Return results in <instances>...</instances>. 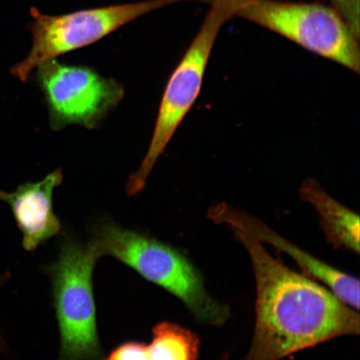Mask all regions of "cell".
I'll use <instances>...</instances> for the list:
<instances>
[{"instance_id": "cell-1", "label": "cell", "mask_w": 360, "mask_h": 360, "mask_svg": "<svg viewBox=\"0 0 360 360\" xmlns=\"http://www.w3.org/2000/svg\"><path fill=\"white\" fill-rule=\"evenodd\" d=\"M232 229L249 253L256 282L253 340L241 360H281L338 337L359 334L358 311L274 258L249 233Z\"/></svg>"}, {"instance_id": "cell-2", "label": "cell", "mask_w": 360, "mask_h": 360, "mask_svg": "<svg viewBox=\"0 0 360 360\" xmlns=\"http://www.w3.org/2000/svg\"><path fill=\"white\" fill-rule=\"evenodd\" d=\"M90 241L101 257L112 256L176 297L200 323L221 326L231 317L229 307L206 291L200 270L176 248L110 222L98 225Z\"/></svg>"}, {"instance_id": "cell-3", "label": "cell", "mask_w": 360, "mask_h": 360, "mask_svg": "<svg viewBox=\"0 0 360 360\" xmlns=\"http://www.w3.org/2000/svg\"><path fill=\"white\" fill-rule=\"evenodd\" d=\"M207 1V0H206ZM211 8L201 28L182 60L175 68L165 89L150 147L141 167L129 177L128 195L146 187L147 179L171 139L199 97L211 52L220 30L247 0H210Z\"/></svg>"}, {"instance_id": "cell-4", "label": "cell", "mask_w": 360, "mask_h": 360, "mask_svg": "<svg viewBox=\"0 0 360 360\" xmlns=\"http://www.w3.org/2000/svg\"><path fill=\"white\" fill-rule=\"evenodd\" d=\"M100 254L90 241L62 243L56 262L48 269L60 335L58 360H103L98 339L93 274Z\"/></svg>"}, {"instance_id": "cell-5", "label": "cell", "mask_w": 360, "mask_h": 360, "mask_svg": "<svg viewBox=\"0 0 360 360\" xmlns=\"http://www.w3.org/2000/svg\"><path fill=\"white\" fill-rule=\"evenodd\" d=\"M359 73V38L336 8L316 3L247 0L236 13Z\"/></svg>"}, {"instance_id": "cell-6", "label": "cell", "mask_w": 360, "mask_h": 360, "mask_svg": "<svg viewBox=\"0 0 360 360\" xmlns=\"http://www.w3.org/2000/svg\"><path fill=\"white\" fill-rule=\"evenodd\" d=\"M179 1L183 0H148L55 16L31 8L32 48L12 68L11 74L25 82L43 63L96 43L137 18Z\"/></svg>"}, {"instance_id": "cell-7", "label": "cell", "mask_w": 360, "mask_h": 360, "mask_svg": "<svg viewBox=\"0 0 360 360\" xmlns=\"http://www.w3.org/2000/svg\"><path fill=\"white\" fill-rule=\"evenodd\" d=\"M36 70L49 123L56 131L71 124L96 128L124 96L118 81L103 77L86 66L67 65L55 58Z\"/></svg>"}, {"instance_id": "cell-8", "label": "cell", "mask_w": 360, "mask_h": 360, "mask_svg": "<svg viewBox=\"0 0 360 360\" xmlns=\"http://www.w3.org/2000/svg\"><path fill=\"white\" fill-rule=\"evenodd\" d=\"M208 217L216 224H227L240 229L262 244H269L289 255L299 265L305 276L321 281L342 302L354 309H359V281L331 265L315 258L298 246L286 240L266 224L250 214L228 205H219L209 210Z\"/></svg>"}, {"instance_id": "cell-9", "label": "cell", "mask_w": 360, "mask_h": 360, "mask_svg": "<svg viewBox=\"0 0 360 360\" xmlns=\"http://www.w3.org/2000/svg\"><path fill=\"white\" fill-rule=\"evenodd\" d=\"M63 181L60 169L36 183H25L15 191H0V200L11 207L22 236V246L33 252L61 231V224L53 209V191Z\"/></svg>"}, {"instance_id": "cell-10", "label": "cell", "mask_w": 360, "mask_h": 360, "mask_svg": "<svg viewBox=\"0 0 360 360\" xmlns=\"http://www.w3.org/2000/svg\"><path fill=\"white\" fill-rule=\"evenodd\" d=\"M300 195L316 210L328 242L335 249L359 255V215L328 195L315 179L306 180L300 188Z\"/></svg>"}, {"instance_id": "cell-11", "label": "cell", "mask_w": 360, "mask_h": 360, "mask_svg": "<svg viewBox=\"0 0 360 360\" xmlns=\"http://www.w3.org/2000/svg\"><path fill=\"white\" fill-rule=\"evenodd\" d=\"M148 349L151 360H198L200 340L186 327L163 321L153 327Z\"/></svg>"}, {"instance_id": "cell-12", "label": "cell", "mask_w": 360, "mask_h": 360, "mask_svg": "<svg viewBox=\"0 0 360 360\" xmlns=\"http://www.w3.org/2000/svg\"><path fill=\"white\" fill-rule=\"evenodd\" d=\"M103 360H151L148 345L141 341H126L116 346Z\"/></svg>"}, {"instance_id": "cell-13", "label": "cell", "mask_w": 360, "mask_h": 360, "mask_svg": "<svg viewBox=\"0 0 360 360\" xmlns=\"http://www.w3.org/2000/svg\"><path fill=\"white\" fill-rule=\"evenodd\" d=\"M331 2L359 37L360 0H331Z\"/></svg>"}, {"instance_id": "cell-14", "label": "cell", "mask_w": 360, "mask_h": 360, "mask_svg": "<svg viewBox=\"0 0 360 360\" xmlns=\"http://www.w3.org/2000/svg\"><path fill=\"white\" fill-rule=\"evenodd\" d=\"M11 274L8 271L0 273V290H1L6 283L11 280ZM8 349V345L6 339H4L1 330H0V352L6 353Z\"/></svg>"}]
</instances>
